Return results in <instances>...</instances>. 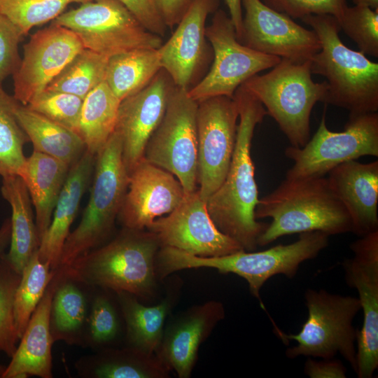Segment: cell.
Returning <instances> with one entry per match:
<instances>
[{
    "mask_svg": "<svg viewBox=\"0 0 378 378\" xmlns=\"http://www.w3.org/2000/svg\"><path fill=\"white\" fill-rule=\"evenodd\" d=\"M233 98L239 119L234 152L223 182L206 204L217 228L245 251H253L267 224L255 218L259 198L251 148L255 127L267 113L261 102L242 85L237 89Z\"/></svg>",
    "mask_w": 378,
    "mask_h": 378,
    "instance_id": "6da1fadb",
    "label": "cell"
},
{
    "mask_svg": "<svg viewBox=\"0 0 378 378\" xmlns=\"http://www.w3.org/2000/svg\"><path fill=\"white\" fill-rule=\"evenodd\" d=\"M160 247L153 232L123 227L110 241L60 270L66 278L82 285L150 300L158 288L155 259Z\"/></svg>",
    "mask_w": 378,
    "mask_h": 378,
    "instance_id": "7a4b0ae2",
    "label": "cell"
},
{
    "mask_svg": "<svg viewBox=\"0 0 378 378\" xmlns=\"http://www.w3.org/2000/svg\"><path fill=\"white\" fill-rule=\"evenodd\" d=\"M255 218L272 221L260 234L258 246L285 235L319 231L328 236L352 232L349 212L327 178H286L259 199Z\"/></svg>",
    "mask_w": 378,
    "mask_h": 378,
    "instance_id": "3957f363",
    "label": "cell"
},
{
    "mask_svg": "<svg viewBox=\"0 0 378 378\" xmlns=\"http://www.w3.org/2000/svg\"><path fill=\"white\" fill-rule=\"evenodd\" d=\"M317 34L321 50L310 61L312 74L326 78V104L344 108L349 115L378 111V63L346 46L337 20L330 15L301 19Z\"/></svg>",
    "mask_w": 378,
    "mask_h": 378,
    "instance_id": "277c9868",
    "label": "cell"
},
{
    "mask_svg": "<svg viewBox=\"0 0 378 378\" xmlns=\"http://www.w3.org/2000/svg\"><path fill=\"white\" fill-rule=\"evenodd\" d=\"M328 237L319 231L302 232L288 244L217 257L197 256L165 246L159 252L158 267L163 277L182 270L201 267L216 269L223 274L232 273L244 279L251 295L260 299V288L270 278L277 274L293 278L303 262L315 258L328 246Z\"/></svg>",
    "mask_w": 378,
    "mask_h": 378,
    "instance_id": "5b68a950",
    "label": "cell"
},
{
    "mask_svg": "<svg viewBox=\"0 0 378 378\" xmlns=\"http://www.w3.org/2000/svg\"><path fill=\"white\" fill-rule=\"evenodd\" d=\"M130 181L122 160V142L114 131L95 156L92 186L81 220L64 244L58 268L69 265L102 245L113 231Z\"/></svg>",
    "mask_w": 378,
    "mask_h": 378,
    "instance_id": "8992f818",
    "label": "cell"
},
{
    "mask_svg": "<svg viewBox=\"0 0 378 378\" xmlns=\"http://www.w3.org/2000/svg\"><path fill=\"white\" fill-rule=\"evenodd\" d=\"M310 61L296 64L281 59L269 72L241 85L261 102L290 146L298 148L309 140L312 111L316 102H324L327 92L326 81L312 80Z\"/></svg>",
    "mask_w": 378,
    "mask_h": 378,
    "instance_id": "52a82bcc",
    "label": "cell"
},
{
    "mask_svg": "<svg viewBox=\"0 0 378 378\" xmlns=\"http://www.w3.org/2000/svg\"><path fill=\"white\" fill-rule=\"evenodd\" d=\"M304 297L308 314L300 330L290 335L279 331L284 340L297 342L286 349V356L328 359L340 354L356 372L358 330L353 321L361 309L358 298L313 288L307 289Z\"/></svg>",
    "mask_w": 378,
    "mask_h": 378,
    "instance_id": "ba28073f",
    "label": "cell"
},
{
    "mask_svg": "<svg viewBox=\"0 0 378 378\" xmlns=\"http://www.w3.org/2000/svg\"><path fill=\"white\" fill-rule=\"evenodd\" d=\"M52 24L72 31L84 48L106 57L139 48H159L162 37L147 30L119 0H92L62 13Z\"/></svg>",
    "mask_w": 378,
    "mask_h": 378,
    "instance_id": "9c48e42d",
    "label": "cell"
},
{
    "mask_svg": "<svg viewBox=\"0 0 378 378\" xmlns=\"http://www.w3.org/2000/svg\"><path fill=\"white\" fill-rule=\"evenodd\" d=\"M293 161L286 178L323 177L337 165L363 156H378V113L349 115L344 130H328L326 111L312 139L302 147L288 146Z\"/></svg>",
    "mask_w": 378,
    "mask_h": 378,
    "instance_id": "30bf717a",
    "label": "cell"
},
{
    "mask_svg": "<svg viewBox=\"0 0 378 378\" xmlns=\"http://www.w3.org/2000/svg\"><path fill=\"white\" fill-rule=\"evenodd\" d=\"M197 106L188 90L175 86L144 155L146 161L172 174L185 194L198 189Z\"/></svg>",
    "mask_w": 378,
    "mask_h": 378,
    "instance_id": "8fae6325",
    "label": "cell"
},
{
    "mask_svg": "<svg viewBox=\"0 0 378 378\" xmlns=\"http://www.w3.org/2000/svg\"><path fill=\"white\" fill-rule=\"evenodd\" d=\"M205 36L213 51V63L207 74L188 93L199 102L225 96L233 98L237 89L259 72L276 66L281 58L261 53L239 41L231 18L223 10L214 12L206 27Z\"/></svg>",
    "mask_w": 378,
    "mask_h": 378,
    "instance_id": "7c38bea8",
    "label": "cell"
},
{
    "mask_svg": "<svg viewBox=\"0 0 378 378\" xmlns=\"http://www.w3.org/2000/svg\"><path fill=\"white\" fill-rule=\"evenodd\" d=\"M198 103L197 189L205 202L223 182L236 142L239 111L234 98L210 97Z\"/></svg>",
    "mask_w": 378,
    "mask_h": 378,
    "instance_id": "4fadbf2b",
    "label": "cell"
},
{
    "mask_svg": "<svg viewBox=\"0 0 378 378\" xmlns=\"http://www.w3.org/2000/svg\"><path fill=\"white\" fill-rule=\"evenodd\" d=\"M349 247L354 256L342 262L344 278L356 289L363 315L356 373L358 378H371L378 368V230L359 237Z\"/></svg>",
    "mask_w": 378,
    "mask_h": 378,
    "instance_id": "5bb4252c",
    "label": "cell"
},
{
    "mask_svg": "<svg viewBox=\"0 0 378 378\" xmlns=\"http://www.w3.org/2000/svg\"><path fill=\"white\" fill-rule=\"evenodd\" d=\"M241 6L245 13L239 42L248 48L296 64L310 61L321 50L314 31L297 24L261 0H241Z\"/></svg>",
    "mask_w": 378,
    "mask_h": 378,
    "instance_id": "9a60e30c",
    "label": "cell"
},
{
    "mask_svg": "<svg viewBox=\"0 0 378 378\" xmlns=\"http://www.w3.org/2000/svg\"><path fill=\"white\" fill-rule=\"evenodd\" d=\"M146 230L157 236L161 247L174 248L197 256L217 257L244 250L217 228L197 190L185 194L175 209L156 218Z\"/></svg>",
    "mask_w": 378,
    "mask_h": 378,
    "instance_id": "2e32d148",
    "label": "cell"
},
{
    "mask_svg": "<svg viewBox=\"0 0 378 378\" xmlns=\"http://www.w3.org/2000/svg\"><path fill=\"white\" fill-rule=\"evenodd\" d=\"M83 48L78 37L60 25L51 23L34 33L24 45L20 65L13 74L14 98L26 106Z\"/></svg>",
    "mask_w": 378,
    "mask_h": 378,
    "instance_id": "e0dca14e",
    "label": "cell"
},
{
    "mask_svg": "<svg viewBox=\"0 0 378 378\" xmlns=\"http://www.w3.org/2000/svg\"><path fill=\"white\" fill-rule=\"evenodd\" d=\"M175 85L161 69L141 90L120 102L115 131L122 142V155L129 173L144 159L147 143L160 123Z\"/></svg>",
    "mask_w": 378,
    "mask_h": 378,
    "instance_id": "ac0fdd59",
    "label": "cell"
},
{
    "mask_svg": "<svg viewBox=\"0 0 378 378\" xmlns=\"http://www.w3.org/2000/svg\"><path fill=\"white\" fill-rule=\"evenodd\" d=\"M219 0H194L171 37L158 48L162 69L175 86L189 90L197 83L212 48L206 43V21Z\"/></svg>",
    "mask_w": 378,
    "mask_h": 378,
    "instance_id": "d6986e66",
    "label": "cell"
},
{
    "mask_svg": "<svg viewBox=\"0 0 378 378\" xmlns=\"http://www.w3.org/2000/svg\"><path fill=\"white\" fill-rule=\"evenodd\" d=\"M184 196L181 183L172 174L144 158L130 174L118 218L123 227L146 230L156 218L175 209Z\"/></svg>",
    "mask_w": 378,
    "mask_h": 378,
    "instance_id": "ffe728a7",
    "label": "cell"
},
{
    "mask_svg": "<svg viewBox=\"0 0 378 378\" xmlns=\"http://www.w3.org/2000/svg\"><path fill=\"white\" fill-rule=\"evenodd\" d=\"M225 315L223 304L216 300L188 309L165 325L156 356L179 378L190 377L200 345Z\"/></svg>",
    "mask_w": 378,
    "mask_h": 378,
    "instance_id": "44dd1931",
    "label": "cell"
},
{
    "mask_svg": "<svg viewBox=\"0 0 378 378\" xmlns=\"http://www.w3.org/2000/svg\"><path fill=\"white\" fill-rule=\"evenodd\" d=\"M327 179L350 215L352 232L361 237L378 230V161L343 162Z\"/></svg>",
    "mask_w": 378,
    "mask_h": 378,
    "instance_id": "7402d4cb",
    "label": "cell"
},
{
    "mask_svg": "<svg viewBox=\"0 0 378 378\" xmlns=\"http://www.w3.org/2000/svg\"><path fill=\"white\" fill-rule=\"evenodd\" d=\"M61 276L62 271L57 269L1 378L52 377V345L54 342L50 333V316L52 297Z\"/></svg>",
    "mask_w": 378,
    "mask_h": 378,
    "instance_id": "603a6c76",
    "label": "cell"
},
{
    "mask_svg": "<svg viewBox=\"0 0 378 378\" xmlns=\"http://www.w3.org/2000/svg\"><path fill=\"white\" fill-rule=\"evenodd\" d=\"M95 156L87 150L70 167L56 203L50 224L40 241V259L48 262L52 270L58 268L65 241L76 218L81 199L94 169Z\"/></svg>",
    "mask_w": 378,
    "mask_h": 378,
    "instance_id": "cb8c5ba5",
    "label": "cell"
},
{
    "mask_svg": "<svg viewBox=\"0 0 378 378\" xmlns=\"http://www.w3.org/2000/svg\"><path fill=\"white\" fill-rule=\"evenodd\" d=\"M159 303L146 305L125 291L114 293L125 327L127 346L155 354L162 337L168 315L176 302L181 286L174 281Z\"/></svg>",
    "mask_w": 378,
    "mask_h": 378,
    "instance_id": "d4e9b609",
    "label": "cell"
},
{
    "mask_svg": "<svg viewBox=\"0 0 378 378\" xmlns=\"http://www.w3.org/2000/svg\"><path fill=\"white\" fill-rule=\"evenodd\" d=\"M69 168L53 157L33 150L18 174L22 178L34 207L40 241L50 224Z\"/></svg>",
    "mask_w": 378,
    "mask_h": 378,
    "instance_id": "484cf974",
    "label": "cell"
},
{
    "mask_svg": "<svg viewBox=\"0 0 378 378\" xmlns=\"http://www.w3.org/2000/svg\"><path fill=\"white\" fill-rule=\"evenodd\" d=\"M75 367L80 377L88 378H167L170 373L155 354L129 346L100 349L81 357Z\"/></svg>",
    "mask_w": 378,
    "mask_h": 378,
    "instance_id": "4316f807",
    "label": "cell"
},
{
    "mask_svg": "<svg viewBox=\"0 0 378 378\" xmlns=\"http://www.w3.org/2000/svg\"><path fill=\"white\" fill-rule=\"evenodd\" d=\"M1 192L12 211L10 241L5 257L10 265L22 274L40 245L32 203L28 190L19 175L3 177Z\"/></svg>",
    "mask_w": 378,
    "mask_h": 378,
    "instance_id": "83f0119b",
    "label": "cell"
},
{
    "mask_svg": "<svg viewBox=\"0 0 378 378\" xmlns=\"http://www.w3.org/2000/svg\"><path fill=\"white\" fill-rule=\"evenodd\" d=\"M15 115L32 143L34 150L53 157L69 167L86 150L84 142L77 133L20 102L15 108Z\"/></svg>",
    "mask_w": 378,
    "mask_h": 378,
    "instance_id": "f1b7e54d",
    "label": "cell"
},
{
    "mask_svg": "<svg viewBox=\"0 0 378 378\" xmlns=\"http://www.w3.org/2000/svg\"><path fill=\"white\" fill-rule=\"evenodd\" d=\"M120 102L105 81L84 98L76 132L92 155L96 156L114 132Z\"/></svg>",
    "mask_w": 378,
    "mask_h": 378,
    "instance_id": "f546056e",
    "label": "cell"
},
{
    "mask_svg": "<svg viewBox=\"0 0 378 378\" xmlns=\"http://www.w3.org/2000/svg\"><path fill=\"white\" fill-rule=\"evenodd\" d=\"M162 69L158 48H139L108 58L105 82L120 100L144 89Z\"/></svg>",
    "mask_w": 378,
    "mask_h": 378,
    "instance_id": "4dcf8cb0",
    "label": "cell"
},
{
    "mask_svg": "<svg viewBox=\"0 0 378 378\" xmlns=\"http://www.w3.org/2000/svg\"><path fill=\"white\" fill-rule=\"evenodd\" d=\"M87 308L86 298L78 283L66 278L62 271L50 309V328L53 342L62 341L76 344L84 341Z\"/></svg>",
    "mask_w": 378,
    "mask_h": 378,
    "instance_id": "1f68e13d",
    "label": "cell"
},
{
    "mask_svg": "<svg viewBox=\"0 0 378 378\" xmlns=\"http://www.w3.org/2000/svg\"><path fill=\"white\" fill-rule=\"evenodd\" d=\"M108 57L83 48L50 82L46 90L84 98L105 81Z\"/></svg>",
    "mask_w": 378,
    "mask_h": 378,
    "instance_id": "d6a6232c",
    "label": "cell"
},
{
    "mask_svg": "<svg viewBox=\"0 0 378 378\" xmlns=\"http://www.w3.org/2000/svg\"><path fill=\"white\" fill-rule=\"evenodd\" d=\"M55 272L48 262L40 259L38 250L24 268L14 302L15 324L19 340Z\"/></svg>",
    "mask_w": 378,
    "mask_h": 378,
    "instance_id": "836d02e7",
    "label": "cell"
},
{
    "mask_svg": "<svg viewBox=\"0 0 378 378\" xmlns=\"http://www.w3.org/2000/svg\"><path fill=\"white\" fill-rule=\"evenodd\" d=\"M19 102L0 85V176L18 175L26 157L24 146L29 141L15 115Z\"/></svg>",
    "mask_w": 378,
    "mask_h": 378,
    "instance_id": "e575fe53",
    "label": "cell"
},
{
    "mask_svg": "<svg viewBox=\"0 0 378 378\" xmlns=\"http://www.w3.org/2000/svg\"><path fill=\"white\" fill-rule=\"evenodd\" d=\"M119 309L118 303L116 306L108 292H101L94 296L83 342L99 350L111 347L121 330Z\"/></svg>",
    "mask_w": 378,
    "mask_h": 378,
    "instance_id": "d590c367",
    "label": "cell"
},
{
    "mask_svg": "<svg viewBox=\"0 0 378 378\" xmlns=\"http://www.w3.org/2000/svg\"><path fill=\"white\" fill-rule=\"evenodd\" d=\"M92 0H0V12L24 36L34 27L54 20L72 3Z\"/></svg>",
    "mask_w": 378,
    "mask_h": 378,
    "instance_id": "8d00e7d4",
    "label": "cell"
},
{
    "mask_svg": "<svg viewBox=\"0 0 378 378\" xmlns=\"http://www.w3.org/2000/svg\"><path fill=\"white\" fill-rule=\"evenodd\" d=\"M21 274L0 258V352L11 358L19 341L14 318V302Z\"/></svg>",
    "mask_w": 378,
    "mask_h": 378,
    "instance_id": "74e56055",
    "label": "cell"
},
{
    "mask_svg": "<svg viewBox=\"0 0 378 378\" xmlns=\"http://www.w3.org/2000/svg\"><path fill=\"white\" fill-rule=\"evenodd\" d=\"M338 23L340 29L357 45L358 51L378 57V8L347 6Z\"/></svg>",
    "mask_w": 378,
    "mask_h": 378,
    "instance_id": "f35d334b",
    "label": "cell"
},
{
    "mask_svg": "<svg viewBox=\"0 0 378 378\" xmlns=\"http://www.w3.org/2000/svg\"><path fill=\"white\" fill-rule=\"evenodd\" d=\"M83 104V99L76 95L45 90L26 106L77 133Z\"/></svg>",
    "mask_w": 378,
    "mask_h": 378,
    "instance_id": "ab89813d",
    "label": "cell"
},
{
    "mask_svg": "<svg viewBox=\"0 0 378 378\" xmlns=\"http://www.w3.org/2000/svg\"><path fill=\"white\" fill-rule=\"evenodd\" d=\"M265 5L293 18L330 15L337 22L347 6L346 0H261Z\"/></svg>",
    "mask_w": 378,
    "mask_h": 378,
    "instance_id": "60d3db41",
    "label": "cell"
},
{
    "mask_svg": "<svg viewBox=\"0 0 378 378\" xmlns=\"http://www.w3.org/2000/svg\"><path fill=\"white\" fill-rule=\"evenodd\" d=\"M23 36L18 27L0 12V85L20 65L18 45Z\"/></svg>",
    "mask_w": 378,
    "mask_h": 378,
    "instance_id": "b9f144b4",
    "label": "cell"
},
{
    "mask_svg": "<svg viewBox=\"0 0 378 378\" xmlns=\"http://www.w3.org/2000/svg\"><path fill=\"white\" fill-rule=\"evenodd\" d=\"M149 31L163 37L167 26L162 20L154 0H119Z\"/></svg>",
    "mask_w": 378,
    "mask_h": 378,
    "instance_id": "7bdbcfd3",
    "label": "cell"
},
{
    "mask_svg": "<svg viewBox=\"0 0 378 378\" xmlns=\"http://www.w3.org/2000/svg\"><path fill=\"white\" fill-rule=\"evenodd\" d=\"M317 360L308 357L304 363V372L310 378H345L346 368L343 363L334 358Z\"/></svg>",
    "mask_w": 378,
    "mask_h": 378,
    "instance_id": "ee69618b",
    "label": "cell"
},
{
    "mask_svg": "<svg viewBox=\"0 0 378 378\" xmlns=\"http://www.w3.org/2000/svg\"><path fill=\"white\" fill-rule=\"evenodd\" d=\"M167 27L172 29L181 21L194 0H154Z\"/></svg>",
    "mask_w": 378,
    "mask_h": 378,
    "instance_id": "f6af8a7d",
    "label": "cell"
},
{
    "mask_svg": "<svg viewBox=\"0 0 378 378\" xmlns=\"http://www.w3.org/2000/svg\"><path fill=\"white\" fill-rule=\"evenodd\" d=\"M229 10V16L233 22L237 39L240 40L242 32L241 0H225Z\"/></svg>",
    "mask_w": 378,
    "mask_h": 378,
    "instance_id": "bcb514c9",
    "label": "cell"
},
{
    "mask_svg": "<svg viewBox=\"0 0 378 378\" xmlns=\"http://www.w3.org/2000/svg\"><path fill=\"white\" fill-rule=\"evenodd\" d=\"M11 222L10 218H6L0 227V258L5 254L10 241Z\"/></svg>",
    "mask_w": 378,
    "mask_h": 378,
    "instance_id": "7dc6e473",
    "label": "cell"
},
{
    "mask_svg": "<svg viewBox=\"0 0 378 378\" xmlns=\"http://www.w3.org/2000/svg\"><path fill=\"white\" fill-rule=\"evenodd\" d=\"M354 5L364 6L372 9L378 8V0H351Z\"/></svg>",
    "mask_w": 378,
    "mask_h": 378,
    "instance_id": "c3c4849f",
    "label": "cell"
},
{
    "mask_svg": "<svg viewBox=\"0 0 378 378\" xmlns=\"http://www.w3.org/2000/svg\"><path fill=\"white\" fill-rule=\"evenodd\" d=\"M6 366L2 365L0 363V378L2 375V374L4 373L5 369H6Z\"/></svg>",
    "mask_w": 378,
    "mask_h": 378,
    "instance_id": "681fc988",
    "label": "cell"
}]
</instances>
